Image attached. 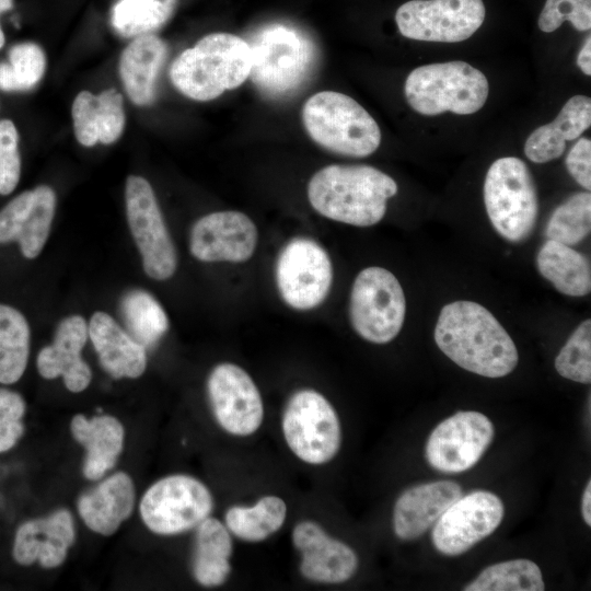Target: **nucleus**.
Here are the masks:
<instances>
[{
  "label": "nucleus",
  "instance_id": "obj_2",
  "mask_svg": "<svg viewBox=\"0 0 591 591\" xmlns=\"http://www.w3.org/2000/svg\"><path fill=\"white\" fill-rule=\"evenodd\" d=\"M396 182L370 165L332 164L318 170L308 184V199L321 216L350 225L380 222Z\"/></svg>",
  "mask_w": 591,
  "mask_h": 591
},
{
  "label": "nucleus",
  "instance_id": "obj_42",
  "mask_svg": "<svg viewBox=\"0 0 591 591\" xmlns=\"http://www.w3.org/2000/svg\"><path fill=\"white\" fill-rule=\"evenodd\" d=\"M566 166L573 179L583 188H591V141L580 138L566 158Z\"/></svg>",
  "mask_w": 591,
  "mask_h": 591
},
{
  "label": "nucleus",
  "instance_id": "obj_12",
  "mask_svg": "<svg viewBox=\"0 0 591 591\" xmlns=\"http://www.w3.org/2000/svg\"><path fill=\"white\" fill-rule=\"evenodd\" d=\"M129 229L142 257L146 274L155 280L171 278L177 254L150 183L129 175L125 187Z\"/></svg>",
  "mask_w": 591,
  "mask_h": 591
},
{
  "label": "nucleus",
  "instance_id": "obj_27",
  "mask_svg": "<svg viewBox=\"0 0 591 591\" xmlns=\"http://www.w3.org/2000/svg\"><path fill=\"white\" fill-rule=\"evenodd\" d=\"M591 124V100L575 95L566 102L557 117L536 128L526 139L524 153L534 163H546L559 158L566 141L580 137Z\"/></svg>",
  "mask_w": 591,
  "mask_h": 591
},
{
  "label": "nucleus",
  "instance_id": "obj_38",
  "mask_svg": "<svg viewBox=\"0 0 591 591\" xmlns=\"http://www.w3.org/2000/svg\"><path fill=\"white\" fill-rule=\"evenodd\" d=\"M558 374L573 382H591V321H583L555 359Z\"/></svg>",
  "mask_w": 591,
  "mask_h": 591
},
{
  "label": "nucleus",
  "instance_id": "obj_14",
  "mask_svg": "<svg viewBox=\"0 0 591 591\" xmlns=\"http://www.w3.org/2000/svg\"><path fill=\"white\" fill-rule=\"evenodd\" d=\"M207 393L216 421L227 433L247 437L264 420V403L251 375L240 366L221 362L207 379Z\"/></svg>",
  "mask_w": 591,
  "mask_h": 591
},
{
  "label": "nucleus",
  "instance_id": "obj_36",
  "mask_svg": "<svg viewBox=\"0 0 591 591\" xmlns=\"http://www.w3.org/2000/svg\"><path fill=\"white\" fill-rule=\"evenodd\" d=\"M46 56L42 47L32 42L13 45L8 61L0 62V90L25 92L35 88L44 77Z\"/></svg>",
  "mask_w": 591,
  "mask_h": 591
},
{
  "label": "nucleus",
  "instance_id": "obj_31",
  "mask_svg": "<svg viewBox=\"0 0 591 591\" xmlns=\"http://www.w3.org/2000/svg\"><path fill=\"white\" fill-rule=\"evenodd\" d=\"M281 497L266 495L252 506H232L224 513V524L236 538L258 543L278 532L287 518Z\"/></svg>",
  "mask_w": 591,
  "mask_h": 591
},
{
  "label": "nucleus",
  "instance_id": "obj_41",
  "mask_svg": "<svg viewBox=\"0 0 591 591\" xmlns=\"http://www.w3.org/2000/svg\"><path fill=\"white\" fill-rule=\"evenodd\" d=\"M24 413L23 397L14 391L0 387V453L12 449L22 437Z\"/></svg>",
  "mask_w": 591,
  "mask_h": 591
},
{
  "label": "nucleus",
  "instance_id": "obj_30",
  "mask_svg": "<svg viewBox=\"0 0 591 591\" xmlns=\"http://www.w3.org/2000/svg\"><path fill=\"white\" fill-rule=\"evenodd\" d=\"M541 275L561 293L582 297L591 290V269L584 255L569 245L548 240L538 251Z\"/></svg>",
  "mask_w": 591,
  "mask_h": 591
},
{
  "label": "nucleus",
  "instance_id": "obj_45",
  "mask_svg": "<svg viewBox=\"0 0 591 591\" xmlns=\"http://www.w3.org/2000/svg\"><path fill=\"white\" fill-rule=\"evenodd\" d=\"M13 7V0H0V14L11 10Z\"/></svg>",
  "mask_w": 591,
  "mask_h": 591
},
{
  "label": "nucleus",
  "instance_id": "obj_6",
  "mask_svg": "<svg viewBox=\"0 0 591 591\" xmlns=\"http://www.w3.org/2000/svg\"><path fill=\"white\" fill-rule=\"evenodd\" d=\"M488 93L485 74L464 61L420 66L408 74L405 82L408 104L427 116L444 112L474 114L484 106Z\"/></svg>",
  "mask_w": 591,
  "mask_h": 591
},
{
  "label": "nucleus",
  "instance_id": "obj_28",
  "mask_svg": "<svg viewBox=\"0 0 591 591\" xmlns=\"http://www.w3.org/2000/svg\"><path fill=\"white\" fill-rule=\"evenodd\" d=\"M74 439L86 450L83 474L97 480L112 470L124 444V427L118 419L103 415L93 418L78 414L71 420Z\"/></svg>",
  "mask_w": 591,
  "mask_h": 591
},
{
  "label": "nucleus",
  "instance_id": "obj_22",
  "mask_svg": "<svg viewBox=\"0 0 591 591\" xmlns=\"http://www.w3.org/2000/svg\"><path fill=\"white\" fill-rule=\"evenodd\" d=\"M461 496V486L452 480L426 483L406 489L394 505V534L403 541L418 538Z\"/></svg>",
  "mask_w": 591,
  "mask_h": 591
},
{
  "label": "nucleus",
  "instance_id": "obj_10",
  "mask_svg": "<svg viewBox=\"0 0 591 591\" xmlns=\"http://www.w3.org/2000/svg\"><path fill=\"white\" fill-rule=\"evenodd\" d=\"M213 509V497L199 479L186 474L165 476L148 488L140 501L146 526L159 535L195 529Z\"/></svg>",
  "mask_w": 591,
  "mask_h": 591
},
{
  "label": "nucleus",
  "instance_id": "obj_46",
  "mask_svg": "<svg viewBox=\"0 0 591 591\" xmlns=\"http://www.w3.org/2000/svg\"><path fill=\"white\" fill-rule=\"evenodd\" d=\"M4 43H5V37H4V33H3L2 28H1V25H0V49L3 47Z\"/></svg>",
  "mask_w": 591,
  "mask_h": 591
},
{
  "label": "nucleus",
  "instance_id": "obj_13",
  "mask_svg": "<svg viewBox=\"0 0 591 591\" xmlns=\"http://www.w3.org/2000/svg\"><path fill=\"white\" fill-rule=\"evenodd\" d=\"M483 0H412L395 13L399 33L410 39L457 43L483 24Z\"/></svg>",
  "mask_w": 591,
  "mask_h": 591
},
{
  "label": "nucleus",
  "instance_id": "obj_32",
  "mask_svg": "<svg viewBox=\"0 0 591 591\" xmlns=\"http://www.w3.org/2000/svg\"><path fill=\"white\" fill-rule=\"evenodd\" d=\"M178 0H118L112 8L111 25L120 37L153 34L174 15Z\"/></svg>",
  "mask_w": 591,
  "mask_h": 591
},
{
  "label": "nucleus",
  "instance_id": "obj_40",
  "mask_svg": "<svg viewBox=\"0 0 591 591\" xmlns=\"http://www.w3.org/2000/svg\"><path fill=\"white\" fill-rule=\"evenodd\" d=\"M21 176L19 132L10 119L0 120V195H9Z\"/></svg>",
  "mask_w": 591,
  "mask_h": 591
},
{
  "label": "nucleus",
  "instance_id": "obj_9",
  "mask_svg": "<svg viewBox=\"0 0 591 591\" xmlns=\"http://www.w3.org/2000/svg\"><path fill=\"white\" fill-rule=\"evenodd\" d=\"M406 300L397 278L382 267H368L356 277L349 299V318L364 340L386 344L401 332Z\"/></svg>",
  "mask_w": 591,
  "mask_h": 591
},
{
  "label": "nucleus",
  "instance_id": "obj_20",
  "mask_svg": "<svg viewBox=\"0 0 591 591\" xmlns=\"http://www.w3.org/2000/svg\"><path fill=\"white\" fill-rule=\"evenodd\" d=\"M74 538L71 513L59 509L48 517L22 523L15 533L12 554L20 565L38 561L44 568H55L63 563Z\"/></svg>",
  "mask_w": 591,
  "mask_h": 591
},
{
  "label": "nucleus",
  "instance_id": "obj_3",
  "mask_svg": "<svg viewBox=\"0 0 591 591\" xmlns=\"http://www.w3.org/2000/svg\"><path fill=\"white\" fill-rule=\"evenodd\" d=\"M251 72L248 43L230 33H211L182 51L170 79L186 97L206 102L240 86Z\"/></svg>",
  "mask_w": 591,
  "mask_h": 591
},
{
  "label": "nucleus",
  "instance_id": "obj_26",
  "mask_svg": "<svg viewBox=\"0 0 591 591\" xmlns=\"http://www.w3.org/2000/svg\"><path fill=\"white\" fill-rule=\"evenodd\" d=\"M135 506V486L124 472L115 473L78 500V511L92 531L112 535L129 518Z\"/></svg>",
  "mask_w": 591,
  "mask_h": 591
},
{
  "label": "nucleus",
  "instance_id": "obj_37",
  "mask_svg": "<svg viewBox=\"0 0 591 591\" xmlns=\"http://www.w3.org/2000/svg\"><path fill=\"white\" fill-rule=\"evenodd\" d=\"M591 230V195L577 193L559 205L552 213L546 235L566 245H575L586 239Z\"/></svg>",
  "mask_w": 591,
  "mask_h": 591
},
{
  "label": "nucleus",
  "instance_id": "obj_33",
  "mask_svg": "<svg viewBox=\"0 0 591 591\" xmlns=\"http://www.w3.org/2000/svg\"><path fill=\"white\" fill-rule=\"evenodd\" d=\"M30 327L16 309L0 304V383L12 384L21 379L28 360Z\"/></svg>",
  "mask_w": 591,
  "mask_h": 591
},
{
  "label": "nucleus",
  "instance_id": "obj_16",
  "mask_svg": "<svg viewBox=\"0 0 591 591\" xmlns=\"http://www.w3.org/2000/svg\"><path fill=\"white\" fill-rule=\"evenodd\" d=\"M494 425L479 412H459L430 433L426 459L442 473H462L473 467L493 441Z\"/></svg>",
  "mask_w": 591,
  "mask_h": 591
},
{
  "label": "nucleus",
  "instance_id": "obj_23",
  "mask_svg": "<svg viewBox=\"0 0 591 591\" xmlns=\"http://www.w3.org/2000/svg\"><path fill=\"white\" fill-rule=\"evenodd\" d=\"M71 115L74 136L84 147L97 142L111 144L120 138L125 128L124 99L115 89L97 95L81 91L73 100Z\"/></svg>",
  "mask_w": 591,
  "mask_h": 591
},
{
  "label": "nucleus",
  "instance_id": "obj_15",
  "mask_svg": "<svg viewBox=\"0 0 591 591\" xmlns=\"http://www.w3.org/2000/svg\"><path fill=\"white\" fill-rule=\"evenodd\" d=\"M501 499L486 490L472 491L455 500L434 523L431 534L436 549L457 556L489 536L501 523Z\"/></svg>",
  "mask_w": 591,
  "mask_h": 591
},
{
  "label": "nucleus",
  "instance_id": "obj_44",
  "mask_svg": "<svg viewBox=\"0 0 591 591\" xmlns=\"http://www.w3.org/2000/svg\"><path fill=\"white\" fill-rule=\"evenodd\" d=\"M581 512L584 522L591 525V482L589 480L582 495Z\"/></svg>",
  "mask_w": 591,
  "mask_h": 591
},
{
  "label": "nucleus",
  "instance_id": "obj_21",
  "mask_svg": "<svg viewBox=\"0 0 591 591\" xmlns=\"http://www.w3.org/2000/svg\"><path fill=\"white\" fill-rule=\"evenodd\" d=\"M88 337L89 327L82 316L63 318L53 344L44 347L37 356L39 374L48 380L62 376L66 387L73 393L85 390L92 379L91 369L81 357Z\"/></svg>",
  "mask_w": 591,
  "mask_h": 591
},
{
  "label": "nucleus",
  "instance_id": "obj_29",
  "mask_svg": "<svg viewBox=\"0 0 591 591\" xmlns=\"http://www.w3.org/2000/svg\"><path fill=\"white\" fill-rule=\"evenodd\" d=\"M195 529L194 578L204 587L222 586L232 570V534L224 523L210 515Z\"/></svg>",
  "mask_w": 591,
  "mask_h": 591
},
{
  "label": "nucleus",
  "instance_id": "obj_8",
  "mask_svg": "<svg viewBox=\"0 0 591 591\" xmlns=\"http://www.w3.org/2000/svg\"><path fill=\"white\" fill-rule=\"evenodd\" d=\"M281 431L290 451L310 465L331 462L340 449L338 415L329 401L313 389H300L288 398Z\"/></svg>",
  "mask_w": 591,
  "mask_h": 591
},
{
  "label": "nucleus",
  "instance_id": "obj_4",
  "mask_svg": "<svg viewBox=\"0 0 591 591\" xmlns=\"http://www.w3.org/2000/svg\"><path fill=\"white\" fill-rule=\"evenodd\" d=\"M247 43L251 49L248 77L269 99H285L298 92L317 63L318 51L312 38L291 25L268 24Z\"/></svg>",
  "mask_w": 591,
  "mask_h": 591
},
{
  "label": "nucleus",
  "instance_id": "obj_34",
  "mask_svg": "<svg viewBox=\"0 0 591 591\" xmlns=\"http://www.w3.org/2000/svg\"><path fill=\"white\" fill-rule=\"evenodd\" d=\"M120 311L129 335L146 348L155 345L169 329L164 309L148 291L132 289L125 293Z\"/></svg>",
  "mask_w": 591,
  "mask_h": 591
},
{
  "label": "nucleus",
  "instance_id": "obj_11",
  "mask_svg": "<svg viewBox=\"0 0 591 591\" xmlns=\"http://www.w3.org/2000/svg\"><path fill=\"white\" fill-rule=\"evenodd\" d=\"M275 279L287 305L299 311L312 310L323 303L331 291V257L313 239L293 237L277 256Z\"/></svg>",
  "mask_w": 591,
  "mask_h": 591
},
{
  "label": "nucleus",
  "instance_id": "obj_17",
  "mask_svg": "<svg viewBox=\"0 0 591 591\" xmlns=\"http://www.w3.org/2000/svg\"><path fill=\"white\" fill-rule=\"evenodd\" d=\"M258 231L243 212L227 210L198 219L189 234L190 254L201 262L244 263L257 246Z\"/></svg>",
  "mask_w": 591,
  "mask_h": 591
},
{
  "label": "nucleus",
  "instance_id": "obj_24",
  "mask_svg": "<svg viewBox=\"0 0 591 591\" xmlns=\"http://www.w3.org/2000/svg\"><path fill=\"white\" fill-rule=\"evenodd\" d=\"M89 336L103 369L115 379L139 378L147 368V351L105 312H95Z\"/></svg>",
  "mask_w": 591,
  "mask_h": 591
},
{
  "label": "nucleus",
  "instance_id": "obj_19",
  "mask_svg": "<svg viewBox=\"0 0 591 591\" xmlns=\"http://www.w3.org/2000/svg\"><path fill=\"white\" fill-rule=\"evenodd\" d=\"M55 209L56 194L50 186L19 194L0 210V244L16 241L24 257H37L49 235Z\"/></svg>",
  "mask_w": 591,
  "mask_h": 591
},
{
  "label": "nucleus",
  "instance_id": "obj_25",
  "mask_svg": "<svg viewBox=\"0 0 591 591\" xmlns=\"http://www.w3.org/2000/svg\"><path fill=\"white\" fill-rule=\"evenodd\" d=\"M167 56L164 40L154 34L140 35L125 47L119 58V76L130 101L139 106L152 104L157 81Z\"/></svg>",
  "mask_w": 591,
  "mask_h": 591
},
{
  "label": "nucleus",
  "instance_id": "obj_43",
  "mask_svg": "<svg viewBox=\"0 0 591 591\" xmlns=\"http://www.w3.org/2000/svg\"><path fill=\"white\" fill-rule=\"evenodd\" d=\"M577 65L584 74L591 76V37L590 36H588L582 48L580 49L578 54Z\"/></svg>",
  "mask_w": 591,
  "mask_h": 591
},
{
  "label": "nucleus",
  "instance_id": "obj_18",
  "mask_svg": "<svg viewBox=\"0 0 591 591\" xmlns=\"http://www.w3.org/2000/svg\"><path fill=\"white\" fill-rule=\"evenodd\" d=\"M291 540L301 555L299 570L309 581L324 584L344 583L358 569L359 559L355 551L331 536L313 520H302L294 524Z\"/></svg>",
  "mask_w": 591,
  "mask_h": 591
},
{
  "label": "nucleus",
  "instance_id": "obj_39",
  "mask_svg": "<svg viewBox=\"0 0 591 591\" xmlns=\"http://www.w3.org/2000/svg\"><path fill=\"white\" fill-rule=\"evenodd\" d=\"M565 21H569L578 31H589L591 0H546L538 18L540 30L552 33Z\"/></svg>",
  "mask_w": 591,
  "mask_h": 591
},
{
  "label": "nucleus",
  "instance_id": "obj_7",
  "mask_svg": "<svg viewBox=\"0 0 591 591\" xmlns=\"http://www.w3.org/2000/svg\"><path fill=\"white\" fill-rule=\"evenodd\" d=\"M484 202L496 231L511 242L525 240L533 231L538 200L533 176L515 157L496 160L487 171Z\"/></svg>",
  "mask_w": 591,
  "mask_h": 591
},
{
  "label": "nucleus",
  "instance_id": "obj_35",
  "mask_svg": "<svg viewBox=\"0 0 591 591\" xmlns=\"http://www.w3.org/2000/svg\"><path fill=\"white\" fill-rule=\"evenodd\" d=\"M465 591H543L540 567L530 559H513L485 568Z\"/></svg>",
  "mask_w": 591,
  "mask_h": 591
},
{
  "label": "nucleus",
  "instance_id": "obj_5",
  "mask_svg": "<svg viewBox=\"0 0 591 591\" xmlns=\"http://www.w3.org/2000/svg\"><path fill=\"white\" fill-rule=\"evenodd\" d=\"M302 120L310 138L322 148L346 157L364 158L381 142L374 118L354 99L321 91L306 100Z\"/></svg>",
  "mask_w": 591,
  "mask_h": 591
},
{
  "label": "nucleus",
  "instance_id": "obj_1",
  "mask_svg": "<svg viewBox=\"0 0 591 591\" xmlns=\"http://www.w3.org/2000/svg\"><path fill=\"white\" fill-rule=\"evenodd\" d=\"M434 340L454 363L482 376L501 378L518 364V350L507 331L473 301H455L441 309Z\"/></svg>",
  "mask_w": 591,
  "mask_h": 591
}]
</instances>
